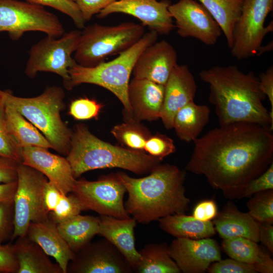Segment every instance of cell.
Masks as SVG:
<instances>
[{"label":"cell","mask_w":273,"mask_h":273,"mask_svg":"<svg viewBox=\"0 0 273 273\" xmlns=\"http://www.w3.org/2000/svg\"><path fill=\"white\" fill-rule=\"evenodd\" d=\"M186 168L205 177L230 198H241L246 186L273 162L272 128L236 122L219 125L194 142Z\"/></svg>","instance_id":"1"},{"label":"cell","mask_w":273,"mask_h":273,"mask_svg":"<svg viewBox=\"0 0 273 273\" xmlns=\"http://www.w3.org/2000/svg\"><path fill=\"white\" fill-rule=\"evenodd\" d=\"M199 75L208 84L209 101L214 107L219 125L247 122L272 128L273 118L263 103L266 96L252 71L244 73L236 65L215 66Z\"/></svg>","instance_id":"2"},{"label":"cell","mask_w":273,"mask_h":273,"mask_svg":"<svg viewBox=\"0 0 273 273\" xmlns=\"http://www.w3.org/2000/svg\"><path fill=\"white\" fill-rule=\"evenodd\" d=\"M116 173L128 194L126 211L137 223L148 224L188 210L190 200L185 194V175L176 166L159 164L141 178L122 171Z\"/></svg>","instance_id":"3"},{"label":"cell","mask_w":273,"mask_h":273,"mask_svg":"<svg viewBox=\"0 0 273 273\" xmlns=\"http://www.w3.org/2000/svg\"><path fill=\"white\" fill-rule=\"evenodd\" d=\"M66 158L76 179L87 171L107 168H119L142 175L149 173L162 161L143 151L106 142L82 124L76 125L72 131Z\"/></svg>","instance_id":"4"},{"label":"cell","mask_w":273,"mask_h":273,"mask_svg":"<svg viewBox=\"0 0 273 273\" xmlns=\"http://www.w3.org/2000/svg\"><path fill=\"white\" fill-rule=\"evenodd\" d=\"M1 96L6 104L15 109L43 134L53 149L67 155L72 131L61 117L65 108V93L61 87H47L41 94L32 98L16 97L2 90Z\"/></svg>","instance_id":"5"},{"label":"cell","mask_w":273,"mask_h":273,"mask_svg":"<svg viewBox=\"0 0 273 273\" xmlns=\"http://www.w3.org/2000/svg\"><path fill=\"white\" fill-rule=\"evenodd\" d=\"M158 35L154 31L145 32L135 43L111 61H104L93 67H84L77 63L69 69L72 88L88 83L107 89L121 102L125 119L130 118L131 111L127 91L130 76L139 56L147 47L157 41Z\"/></svg>","instance_id":"6"},{"label":"cell","mask_w":273,"mask_h":273,"mask_svg":"<svg viewBox=\"0 0 273 273\" xmlns=\"http://www.w3.org/2000/svg\"><path fill=\"white\" fill-rule=\"evenodd\" d=\"M145 33L144 26L133 22L113 26L89 25L81 31L73 58L81 66H96L107 57L120 54L131 47Z\"/></svg>","instance_id":"7"},{"label":"cell","mask_w":273,"mask_h":273,"mask_svg":"<svg viewBox=\"0 0 273 273\" xmlns=\"http://www.w3.org/2000/svg\"><path fill=\"white\" fill-rule=\"evenodd\" d=\"M80 34V30H73L59 38L47 35L34 44L28 51L25 74L33 78L39 72L56 73L62 78L65 87L71 89L69 69L77 64L72 55Z\"/></svg>","instance_id":"8"},{"label":"cell","mask_w":273,"mask_h":273,"mask_svg":"<svg viewBox=\"0 0 273 273\" xmlns=\"http://www.w3.org/2000/svg\"><path fill=\"white\" fill-rule=\"evenodd\" d=\"M3 31L13 40L28 31H40L55 38L65 33L56 15L43 6L23 0H0V32Z\"/></svg>","instance_id":"9"},{"label":"cell","mask_w":273,"mask_h":273,"mask_svg":"<svg viewBox=\"0 0 273 273\" xmlns=\"http://www.w3.org/2000/svg\"><path fill=\"white\" fill-rule=\"evenodd\" d=\"M47 178L38 171L22 163L18 168L17 186L14 197V229L11 239L26 235L31 222L43 221L49 213L43 204Z\"/></svg>","instance_id":"10"},{"label":"cell","mask_w":273,"mask_h":273,"mask_svg":"<svg viewBox=\"0 0 273 273\" xmlns=\"http://www.w3.org/2000/svg\"><path fill=\"white\" fill-rule=\"evenodd\" d=\"M272 9L273 0H243L233 32L230 50L234 57L241 60L256 55L265 36L272 31V21L264 26Z\"/></svg>","instance_id":"11"},{"label":"cell","mask_w":273,"mask_h":273,"mask_svg":"<svg viewBox=\"0 0 273 273\" xmlns=\"http://www.w3.org/2000/svg\"><path fill=\"white\" fill-rule=\"evenodd\" d=\"M71 193L78 199L84 211L119 218L131 217L123 201L126 190L117 173L102 175L95 181L76 179Z\"/></svg>","instance_id":"12"},{"label":"cell","mask_w":273,"mask_h":273,"mask_svg":"<svg viewBox=\"0 0 273 273\" xmlns=\"http://www.w3.org/2000/svg\"><path fill=\"white\" fill-rule=\"evenodd\" d=\"M177 33L183 37H193L208 46L214 45L221 29L205 8L195 0H179L169 7Z\"/></svg>","instance_id":"13"},{"label":"cell","mask_w":273,"mask_h":273,"mask_svg":"<svg viewBox=\"0 0 273 273\" xmlns=\"http://www.w3.org/2000/svg\"><path fill=\"white\" fill-rule=\"evenodd\" d=\"M133 269L124 256L109 241L90 242L75 253L67 273H131Z\"/></svg>","instance_id":"14"},{"label":"cell","mask_w":273,"mask_h":273,"mask_svg":"<svg viewBox=\"0 0 273 273\" xmlns=\"http://www.w3.org/2000/svg\"><path fill=\"white\" fill-rule=\"evenodd\" d=\"M170 5L169 0H116L97 16L102 19L115 13L129 15L139 19L150 31L168 35L175 28L168 9Z\"/></svg>","instance_id":"15"},{"label":"cell","mask_w":273,"mask_h":273,"mask_svg":"<svg viewBox=\"0 0 273 273\" xmlns=\"http://www.w3.org/2000/svg\"><path fill=\"white\" fill-rule=\"evenodd\" d=\"M169 253L184 273L204 272L212 263L221 259L217 244L210 238H176L169 245Z\"/></svg>","instance_id":"16"},{"label":"cell","mask_w":273,"mask_h":273,"mask_svg":"<svg viewBox=\"0 0 273 273\" xmlns=\"http://www.w3.org/2000/svg\"><path fill=\"white\" fill-rule=\"evenodd\" d=\"M22 163L38 171L63 195L72 191L76 179L66 158L51 153L48 149L28 147L22 149Z\"/></svg>","instance_id":"17"},{"label":"cell","mask_w":273,"mask_h":273,"mask_svg":"<svg viewBox=\"0 0 273 273\" xmlns=\"http://www.w3.org/2000/svg\"><path fill=\"white\" fill-rule=\"evenodd\" d=\"M177 64V55L167 41H156L141 54L134 66L133 78L150 80L164 85Z\"/></svg>","instance_id":"18"},{"label":"cell","mask_w":273,"mask_h":273,"mask_svg":"<svg viewBox=\"0 0 273 273\" xmlns=\"http://www.w3.org/2000/svg\"><path fill=\"white\" fill-rule=\"evenodd\" d=\"M196 91L195 79L188 66L177 64L164 85V100L160 119L166 129L172 128L176 113L182 107L194 101Z\"/></svg>","instance_id":"19"},{"label":"cell","mask_w":273,"mask_h":273,"mask_svg":"<svg viewBox=\"0 0 273 273\" xmlns=\"http://www.w3.org/2000/svg\"><path fill=\"white\" fill-rule=\"evenodd\" d=\"M128 98L132 119L155 121L160 119L164 96V85L150 80L133 78L128 87Z\"/></svg>","instance_id":"20"},{"label":"cell","mask_w":273,"mask_h":273,"mask_svg":"<svg viewBox=\"0 0 273 273\" xmlns=\"http://www.w3.org/2000/svg\"><path fill=\"white\" fill-rule=\"evenodd\" d=\"M99 217L98 235L109 241L121 252L134 271L141 260V256L135 247L136 221L132 217L125 219L107 215Z\"/></svg>","instance_id":"21"},{"label":"cell","mask_w":273,"mask_h":273,"mask_svg":"<svg viewBox=\"0 0 273 273\" xmlns=\"http://www.w3.org/2000/svg\"><path fill=\"white\" fill-rule=\"evenodd\" d=\"M26 235L56 260L63 273H67L68 265L75 253L59 233L56 223L49 217L42 221L31 222Z\"/></svg>","instance_id":"22"},{"label":"cell","mask_w":273,"mask_h":273,"mask_svg":"<svg viewBox=\"0 0 273 273\" xmlns=\"http://www.w3.org/2000/svg\"><path fill=\"white\" fill-rule=\"evenodd\" d=\"M213 223L223 239L243 237L259 242V222L248 213L241 212L231 204L217 214Z\"/></svg>","instance_id":"23"},{"label":"cell","mask_w":273,"mask_h":273,"mask_svg":"<svg viewBox=\"0 0 273 273\" xmlns=\"http://www.w3.org/2000/svg\"><path fill=\"white\" fill-rule=\"evenodd\" d=\"M12 246L18 263L17 273H63L59 265L27 235L17 238Z\"/></svg>","instance_id":"24"},{"label":"cell","mask_w":273,"mask_h":273,"mask_svg":"<svg viewBox=\"0 0 273 273\" xmlns=\"http://www.w3.org/2000/svg\"><path fill=\"white\" fill-rule=\"evenodd\" d=\"M221 245L231 258L252 265L257 272H273L270 256L257 242L243 237H234L223 239Z\"/></svg>","instance_id":"25"},{"label":"cell","mask_w":273,"mask_h":273,"mask_svg":"<svg viewBox=\"0 0 273 273\" xmlns=\"http://www.w3.org/2000/svg\"><path fill=\"white\" fill-rule=\"evenodd\" d=\"M210 114L209 107L192 101L176 113L173 127L177 137L186 142H194L199 138L208 123Z\"/></svg>","instance_id":"26"},{"label":"cell","mask_w":273,"mask_h":273,"mask_svg":"<svg viewBox=\"0 0 273 273\" xmlns=\"http://www.w3.org/2000/svg\"><path fill=\"white\" fill-rule=\"evenodd\" d=\"M158 221L161 230L176 238L197 240L210 238L215 234L211 221H200L185 213L168 215Z\"/></svg>","instance_id":"27"},{"label":"cell","mask_w":273,"mask_h":273,"mask_svg":"<svg viewBox=\"0 0 273 273\" xmlns=\"http://www.w3.org/2000/svg\"><path fill=\"white\" fill-rule=\"evenodd\" d=\"M5 104V116L8 129L21 148L39 147L53 149L43 134L13 107Z\"/></svg>","instance_id":"28"},{"label":"cell","mask_w":273,"mask_h":273,"mask_svg":"<svg viewBox=\"0 0 273 273\" xmlns=\"http://www.w3.org/2000/svg\"><path fill=\"white\" fill-rule=\"evenodd\" d=\"M99 217L78 214L57 224L58 231L75 253L98 235Z\"/></svg>","instance_id":"29"},{"label":"cell","mask_w":273,"mask_h":273,"mask_svg":"<svg viewBox=\"0 0 273 273\" xmlns=\"http://www.w3.org/2000/svg\"><path fill=\"white\" fill-rule=\"evenodd\" d=\"M139 253L141 260L134 271L138 273H179L175 262L170 256L166 242L146 245Z\"/></svg>","instance_id":"30"},{"label":"cell","mask_w":273,"mask_h":273,"mask_svg":"<svg viewBox=\"0 0 273 273\" xmlns=\"http://www.w3.org/2000/svg\"><path fill=\"white\" fill-rule=\"evenodd\" d=\"M220 26L231 49L233 32L241 11L243 0H198Z\"/></svg>","instance_id":"31"},{"label":"cell","mask_w":273,"mask_h":273,"mask_svg":"<svg viewBox=\"0 0 273 273\" xmlns=\"http://www.w3.org/2000/svg\"><path fill=\"white\" fill-rule=\"evenodd\" d=\"M111 133L125 148L143 152L147 140L152 135L141 122L132 119H125L124 122L114 126Z\"/></svg>","instance_id":"32"},{"label":"cell","mask_w":273,"mask_h":273,"mask_svg":"<svg viewBox=\"0 0 273 273\" xmlns=\"http://www.w3.org/2000/svg\"><path fill=\"white\" fill-rule=\"evenodd\" d=\"M248 213L259 222L273 223V190L255 194L247 203Z\"/></svg>","instance_id":"33"},{"label":"cell","mask_w":273,"mask_h":273,"mask_svg":"<svg viewBox=\"0 0 273 273\" xmlns=\"http://www.w3.org/2000/svg\"><path fill=\"white\" fill-rule=\"evenodd\" d=\"M5 107L0 89V156L22 163V149L17 145L8 129Z\"/></svg>","instance_id":"34"},{"label":"cell","mask_w":273,"mask_h":273,"mask_svg":"<svg viewBox=\"0 0 273 273\" xmlns=\"http://www.w3.org/2000/svg\"><path fill=\"white\" fill-rule=\"evenodd\" d=\"M84 211L78 199L72 193L63 195L55 209L49 213V218L57 224L80 214Z\"/></svg>","instance_id":"35"},{"label":"cell","mask_w":273,"mask_h":273,"mask_svg":"<svg viewBox=\"0 0 273 273\" xmlns=\"http://www.w3.org/2000/svg\"><path fill=\"white\" fill-rule=\"evenodd\" d=\"M27 2L48 6L68 16L80 29L85 27V21L75 2L69 0H23Z\"/></svg>","instance_id":"36"},{"label":"cell","mask_w":273,"mask_h":273,"mask_svg":"<svg viewBox=\"0 0 273 273\" xmlns=\"http://www.w3.org/2000/svg\"><path fill=\"white\" fill-rule=\"evenodd\" d=\"M176 148L173 140L160 133L151 135L147 140L144 152L162 160L165 157L175 152Z\"/></svg>","instance_id":"37"},{"label":"cell","mask_w":273,"mask_h":273,"mask_svg":"<svg viewBox=\"0 0 273 273\" xmlns=\"http://www.w3.org/2000/svg\"><path fill=\"white\" fill-rule=\"evenodd\" d=\"M102 107V105L96 100L87 98H80L71 103L69 114L78 120L96 118Z\"/></svg>","instance_id":"38"},{"label":"cell","mask_w":273,"mask_h":273,"mask_svg":"<svg viewBox=\"0 0 273 273\" xmlns=\"http://www.w3.org/2000/svg\"><path fill=\"white\" fill-rule=\"evenodd\" d=\"M14 229V201L0 202V244L10 238Z\"/></svg>","instance_id":"39"},{"label":"cell","mask_w":273,"mask_h":273,"mask_svg":"<svg viewBox=\"0 0 273 273\" xmlns=\"http://www.w3.org/2000/svg\"><path fill=\"white\" fill-rule=\"evenodd\" d=\"M210 273H256L252 265L235 259H220L212 263L208 268Z\"/></svg>","instance_id":"40"},{"label":"cell","mask_w":273,"mask_h":273,"mask_svg":"<svg viewBox=\"0 0 273 273\" xmlns=\"http://www.w3.org/2000/svg\"><path fill=\"white\" fill-rule=\"evenodd\" d=\"M270 190H273V162L263 172L249 183L243 190L241 198Z\"/></svg>","instance_id":"41"},{"label":"cell","mask_w":273,"mask_h":273,"mask_svg":"<svg viewBox=\"0 0 273 273\" xmlns=\"http://www.w3.org/2000/svg\"><path fill=\"white\" fill-rule=\"evenodd\" d=\"M116 0H76L77 4L83 19L89 21L96 14H98Z\"/></svg>","instance_id":"42"},{"label":"cell","mask_w":273,"mask_h":273,"mask_svg":"<svg viewBox=\"0 0 273 273\" xmlns=\"http://www.w3.org/2000/svg\"><path fill=\"white\" fill-rule=\"evenodd\" d=\"M18 263L12 246L0 244V272L17 273Z\"/></svg>","instance_id":"43"},{"label":"cell","mask_w":273,"mask_h":273,"mask_svg":"<svg viewBox=\"0 0 273 273\" xmlns=\"http://www.w3.org/2000/svg\"><path fill=\"white\" fill-rule=\"evenodd\" d=\"M19 164L15 161L0 156V184L17 180Z\"/></svg>","instance_id":"44"},{"label":"cell","mask_w":273,"mask_h":273,"mask_svg":"<svg viewBox=\"0 0 273 273\" xmlns=\"http://www.w3.org/2000/svg\"><path fill=\"white\" fill-rule=\"evenodd\" d=\"M217 214L215 202L212 200H204L199 202L194 208L193 216L202 221H208L214 218Z\"/></svg>","instance_id":"45"},{"label":"cell","mask_w":273,"mask_h":273,"mask_svg":"<svg viewBox=\"0 0 273 273\" xmlns=\"http://www.w3.org/2000/svg\"><path fill=\"white\" fill-rule=\"evenodd\" d=\"M63 195L53 184L48 180L44 189L43 198L44 207L48 213L55 209Z\"/></svg>","instance_id":"46"},{"label":"cell","mask_w":273,"mask_h":273,"mask_svg":"<svg viewBox=\"0 0 273 273\" xmlns=\"http://www.w3.org/2000/svg\"><path fill=\"white\" fill-rule=\"evenodd\" d=\"M259 79V85L261 91L267 97L270 106V116L273 118V67L270 66L264 72H262Z\"/></svg>","instance_id":"47"},{"label":"cell","mask_w":273,"mask_h":273,"mask_svg":"<svg viewBox=\"0 0 273 273\" xmlns=\"http://www.w3.org/2000/svg\"><path fill=\"white\" fill-rule=\"evenodd\" d=\"M259 241L273 253V226L271 223L259 222Z\"/></svg>","instance_id":"48"},{"label":"cell","mask_w":273,"mask_h":273,"mask_svg":"<svg viewBox=\"0 0 273 273\" xmlns=\"http://www.w3.org/2000/svg\"><path fill=\"white\" fill-rule=\"evenodd\" d=\"M17 186V180L0 184V202L13 200Z\"/></svg>","instance_id":"49"},{"label":"cell","mask_w":273,"mask_h":273,"mask_svg":"<svg viewBox=\"0 0 273 273\" xmlns=\"http://www.w3.org/2000/svg\"><path fill=\"white\" fill-rule=\"evenodd\" d=\"M273 43L272 41L269 42L268 44L264 46H262L259 48L256 55L259 56L266 52H270L272 50Z\"/></svg>","instance_id":"50"},{"label":"cell","mask_w":273,"mask_h":273,"mask_svg":"<svg viewBox=\"0 0 273 273\" xmlns=\"http://www.w3.org/2000/svg\"><path fill=\"white\" fill-rule=\"evenodd\" d=\"M69 1H72V2H75L76 1V0H69Z\"/></svg>","instance_id":"51"}]
</instances>
